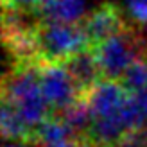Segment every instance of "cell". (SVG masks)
Segmentation results:
<instances>
[{
    "label": "cell",
    "mask_w": 147,
    "mask_h": 147,
    "mask_svg": "<svg viewBox=\"0 0 147 147\" xmlns=\"http://www.w3.org/2000/svg\"><path fill=\"white\" fill-rule=\"evenodd\" d=\"M2 102L9 104L22 117V120L32 133V129L50 115L49 104L40 86L38 67L13 65L2 79Z\"/></svg>",
    "instance_id": "obj_1"
},
{
    "label": "cell",
    "mask_w": 147,
    "mask_h": 147,
    "mask_svg": "<svg viewBox=\"0 0 147 147\" xmlns=\"http://www.w3.org/2000/svg\"><path fill=\"white\" fill-rule=\"evenodd\" d=\"M90 47L86 36L77 24L45 22L38 25V57L40 65L67 63L70 57Z\"/></svg>",
    "instance_id": "obj_2"
},
{
    "label": "cell",
    "mask_w": 147,
    "mask_h": 147,
    "mask_svg": "<svg viewBox=\"0 0 147 147\" xmlns=\"http://www.w3.org/2000/svg\"><path fill=\"white\" fill-rule=\"evenodd\" d=\"M90 49L95 54L100 76L104 79H115V81L120 79V76L136 57L147 52V45L131 25L124 29L122 32Z\"/></svg>",
    "instance_id": "obj_3"
},
{
    "label": "cell",
    "mask_w": 147,
    "mask_h": 147,
    "mask_svg": "<svg viewBox=\"0 0 147 147\" xmlns=\"http://www.w3.org/2000/svg\"><path fill=\"white\" fill-rule=\"evenodd\" d=\"M38 77H40L43 97H45L50 109V115H59L68 104H72L77 97H81L76 81L70 76L65 63L40 65Z\"/></svg>",
    "instance_id": "obj_4"
},
{
    "label": "cell",
    "mask_w": 147,
    "mask_h": 147,
    "mask_svg": "<svg viewBox=\"0 0 147 147\" xmlns=\"http://www.w3.org/2000/svg\"><path fill=\"white\" fill-rule=\"evenodd\" d=\"M79 25L83 29L90 47L99 45L104 40L111 38V36L119 34L124 29L129 27L120 7L111 2L102 4L99 7H95L93 11H90L88 14H84L79 20Z\"/></svg>",
    "instance_id": "obj_5"
},
{
    "label": "cell",
    "mask_w": 147,
    "mask_h": 147,
    "mask_svg": "<svg viewBox=\"0 0 147 147\" xmlns=\"http://www.w3.org/2000/svg\"><path fill=\"white\" fill-rule=\"evenodd\" d=\"M83 0H45L40 9V18L45 22H63L77 24L84 16Z\"/></svg>",
    "instance_id": "obj_6"
},
{
    "label": "cell",
    "mask_w": 147,
    "mask_h": 147,
    "mask_svg": "<svg viewBox=\"0 0 147 147\" xmlns=\"http://www.w3.org/2000/svg\"><path fill=\"white\" fill-rule=\"evenodd\" d=\"M2 119H0V126H2V136L7 140H18L29 144L31 140V129L27 127V124L22 120V117L14 111L9 104L2 102Z\"/></svg>",
    "instance_id": "obj_7"
},
{
    "label": "cell",
    "mask_w": 147,
    "mask_h": 147,
    "mask_svg": "<svg viewBox=\"0 0 147 147\" xmlns=\"http://www.w3.org/2000/svg\"><path fill=\"white\" fill-rule=\"evenodd\" d=\"M45 0H2L4 11H22V13H36L38 14Z\"/></svg>",
    "instance_id": "obj_8"
},
{
    "label": "cell",
    "mask_w": 147,
    "mask_h": 147,
    "mask_svg": "<svg viewBox=\"0 0 147 147\" xmlns=\"http://www.w3.org/2000/svg\"><path fill=\"white\" fill-rule=\"evenodd\" d=\"M129 14L138 24H147V0H129Z\"/></svg>",
    "instance_id": "obj_9"
}]
</instances>
